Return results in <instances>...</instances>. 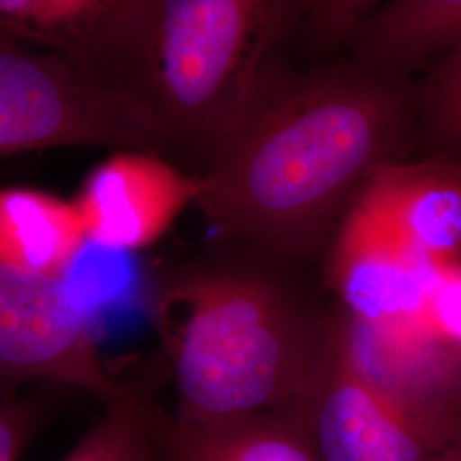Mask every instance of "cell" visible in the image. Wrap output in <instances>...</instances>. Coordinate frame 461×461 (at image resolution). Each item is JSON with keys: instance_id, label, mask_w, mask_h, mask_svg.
<instances>
[{"instance_id": "cell-1", "label": "cell", "mask_w": 461, "mask_h": 461, "mask_svg": "<svg viewBox=\"0 0 461 461\" xmlns=\"http://www.w3.org/2000/svg\"><path fill=\"white\" fill-rule=\"evenodd\" d=\"M419 123L412 77L348 55L297 70L284 55L197 175L195 207L260 257H310L378 167L409 159Z\"/></svg>"}, {"instance_id": "cell-2", "label": "cell", "mask_w": 461, "mask_h": 461, "mask_svg": "<svg viewBox=\"0 0 461 461\" xmlns=\"http://www.w3.org/2000/svg\"><path fill=\"white\" fill-rule=\"evenodd\" d=\"M306 0H131L99 79L148 123L166 159L200 175L284 50Z\"/></svg>"}, {"instance_id": "cell-3", "label": "cell", "mask_w": 461, "mask_h": 461, "mask_svg": "<svg viewBox=\"0 0 461 461\" xmlns=\"http://www.w3.org/2000/svg\"><path fill=\"white\" fill-rule=\"evenodd\" d=\"M152 320L186 424L291 409L327 335L272 270L221 257L167 270Z\"/></svg>"}, {"instance_id": "cell-4", "label": "cell", "mask_w": 461, "mask_h": 461, "mask_svg": "<svg viewBox=\"0 0 461 461\" xmlns=\"http://www.w3.org/2000/svg\"><path fill=\"white\" fill-rule=\"evenodd\" d=\"M53 148L161 156L148 123L112 87L64 57L0 34V156Z\"/></svg>"}, {"instance_id": "cell-5", "label": "cell", "mask_w": 461, "mask_h": 461, "mask_svg": "<svg viewBox=\"0 0 461 461\" xmlns=\"http://www.w3.org/2000/svg\"><path fill=\"white\" fill-rule=\"evenodd\" d=\"M318 461H439L461 417L415 412L371 386L348 359L335 321L294 405Z\"/></svg>"}, {"instance_id": "cell-6", "label": "cell", "mask_w": 461, "mask_h": 461, "mask_svg": "<svg viewBox=\"0 0 461 461\" xmlns=\"http://www.w3.org/2000/svg\"><path fill=\"white\" fill-rule=\"evenodd\" d=\"M445 268L354 198L333 232L327 276L348 320L396 329L422 323L430 291Z\"/></svg>"}, {"instance_id": "cell-7", "label": "cell", "mask_w": 461, "mask_h": 461, "mask_svg": "<svg viewBox=\"0 0 461 461\" xmlns=\"http://www.w3.org/2000/svg\"><path fill=\"white\" fill-rule=\"evenodd\" d=\"M200 178L165 156L116 150L84 180L74 200L87 241L106 249L132 251L156 243L195 205Z\"/></svg>"}, {"instance_id": "cell-8", "label": "cell", "mask_w": 461, "mask_h": 461, "mask_svg": "<svg viewBox=\"0 0 461 461\" xmlns=\"http://www.w3.org/2000/svg\"><path fill=\"white\" fill-rule=\"evenodd\" d=\"M356 200L430 262H461V163L438 154L378 167Z\"/></svg>"}, {"instance_id": "cell-9", "label": "cell", "mask_w": 461, "mask_h": 461, "mask_svg": "<svg viewBox=\"0 0 461 461\" xmlns=\"http://www.w3.org/2000/svg\"><path fill=\"white\" fill-rule=\"evenodd\" d=\"M461 43V0H386L352 34L346 55L413 77Z\"/></svg>"}, {"instance_id": "cell-10", "label": "cell", "mask_w": 461, "mask_h": 461, "mask_svg": "<svg viewBox=\"0 0 461 461\" xmlns=\"http://www.w3.org/2000/svg\"><path fill=\"white\" fill-rule=\"evenodd\" d=\"M131 0H0V34L95 77ZM101 81V79H99Z\"/></svg>"}, {"instance_id": "cell-11", "label": "cell", "mask_w": 461, "mask_h": 461, "mask_svg": "<svg viewBox=\"0 0 461 461\" xmlns=\"http://www.w3.org/2000/svg\"><path fill=\"white\" fill-rule=\"evenodd\" d=\"M86 243L74 200L30 186L0 188V265L66 279Z\"/></svg>"}, {"instance_id": "cell-12", "label": "cell", "mask_w": 461, "mask_h": 461, "mask_svg": "<svg viewBox=\"0 0 461 461\" xmlns=\"http://www.w3.org/2000/svg\"><path fill=\"white\" fill-rule=\"evenodd\" d=\"M159 461H318L291 411L186 424L165 420Z\"/></svg>"}, {"instance_id": "cell-13", "label": "cell", "mask_w": 461, "mask_h": 461, "mask_svg": "<svg viewBox=\"0 0 461 461\" xmlns=\"http://www.w3.org/2000/svg\"><path fill=\"white\" fill-rule=\"evenodd\" d=\"M163 424L139 384H122L98 422L62 461H159Z\"/></svg>"}, {"instance_id": "cell-14", "label": "cell", "mask_w": 461, "mask_h": 461, "mask_svg": "<svg viewBox=\"0 0 461 461\" xmlns=\"http://www.w3.org/2000/svg\"><path fill=\"white\" fill-rule=\"evenodd\" d=\"M419 101V137L430 154L461 163V43L429 64Z\"/></svg>"}, {"instance_id": "cell-15", "label": "cell", "mask_w": 461, "mask_h": 461, "mask_svg": "<svg viewBox=\"0 0 461 461\" xmlns=\"http://www.w3.org/2000/svg\"><path fill=\"white\" fill-rule=\"evenodd\" d=\"M386 0H306L296 40L304 51L329 62L346 51L352 34Z\"/></svg>"}, {"instance_id": "cell-16", "label": "cell", "mask_w": 461, "mask_h": 461, "mask_svg": "<svg viewBox=\"0 0 461 461\" xmlns=\"http://www.w3.org/2000/svg\"><path fill=\"white\" fill-rule=\"evenodd\" d=\"M424 327L461 352V262L441 272L422 316Z\"/></svg>"}, {"instance_id": "cell-17", "label": "cell", "mask_w": 461, "mask_h": 461, "mask_svg": "<svg viewBox=\"0 0 461 461\" xmlns=\"http://www.w3.org/2000/svg\"><path fill=\"white\" fill-rule=\"evenodd\" d=\"M38 402H7L0 405V461H17L38 426Z\"/></svg>"}, {"instance_id": "cell-18", "label": "cell", "mask_w": 461, "mask_h": 461, "mask_svg": "<svg viewBox=\"0 0 461 461\" xmlns=\"http://www.w3.org/2000/svg\"><path fill=\"white\" fill-rule=\"evenodd\" d=\"M439 461H461V438L447 449V453Z\"/></svg>"}]
</instances>
